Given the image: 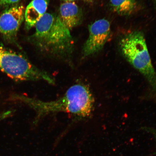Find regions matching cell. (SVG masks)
Here are the masks:
<instances>
[{
	"label": "cell",
	"instance_id": "6da1fadb",
	"mask_svg": "<svg viewBox=\"0 0 156 156\" xmlns=\"http://www.w3.org/2000/svg\"><path fill=\"white\" fill-rule=\"evenodd\" d=\"M13 98L35 111V122L46 115L60 112L70 113L79 119L87 118L92 112L94 105V99L89 87L81 83L73 85L63 97L50 102H44L24 95H16Z\"/></svg>",
	"mask_w": 156,
	"mask_h": 156
},
{
	"label": "cell",
	"instance_id": "7a4b0ae2",
	"mask_svg": "<svg viewBox=\"0 0 156 156\" xmlns=\"http://www.w3.org/2000/svg\"><path fill=\"white\" fill-rule=\"evenodd\" d=\"M35 26L36 32L31 38L41 51L59 58L69 57L73 50V37L58 16L46 13Z\"/></svg>",
	"mask_w": 156,
	"mask_h": 156
},
{
	"label": "cell",
	"instance_id": "3957f363",
	"mask_svg": "<svg viewBox=\"0 0 156 156\" xmlns=\"http://www.w3.org/2000/svg\"><path fill=\"white\" fill-rule=\"evenodd\" d=\"M119 46L124 58L147 80L156 97V72L143 33L135 31L126 35L121 40Z\"/></svg>",
	"mask_w": 156,
	"mask_h": 156
},
{
	"label": "cell",
	"instance_id": "277c9868",
	"mask_svg": "<svg viewBox=\"0 0 156 156\" xmlns=\"http://www.w3.org/2000/svg\"><path fill=\"white\" fill-rule=\"evenodd\" d=\"M0 71L19 81L44 80L54 84V78L38 69L20 54L0 46Z\"/></svg>",
	"mask_w": 156,
	"mask_h": 156
},
{
	"label": "cell",
	"instance_id": "5b68a950",
	"mask_svg": "<svg viewBox=\"0 0 156 156\" xmlns=\"http://www.w3.org/2000/svg\"><path fill=\"white\" fill-rule=\"evenodd\" d=\"M89 36L84 44L82 51L83 58L92 55L102 49L111 34V25L105 19L95 21L89 26Z\"/></svg>",
	"mask_w": 156,
	"mask_h": 156
},
{
	"label": "cell",
	"instance_id": "8992f818",
	"mask_svg": "<svg viewBox=\"0 0 156 156\" xmlns=\"http://www.w3.org/2000/svg\"><path fill=\"white\" fill-rule=\"evenodd\" d=\"M25 11L23 5H17L0 15V34L7 39L14 38L24 20Z\"/></svg>",
	"mask_w": 156,
	"mask_h": 156
},
{
	"label": "cell",
	"instance_id": "52a82bcc",
	"mask_svg": "<svg viewBox=\"0 0 156 156\" xmlns=\"http://www.w3.org/2000/svg\"><path fill=\"white\" fill-rule=\"evenodd\" d=\"M58 16L64 26L69 30L80 24L83 19L81 9L75 2L62 3Z\"/></svg>",
	"mask_w": 156,
	"mask_h": 156
},
{
	"label": "cell",
	"instance_id": "ba28073f",
	"mask_svg": "<svg viewBox=\"0 0 156 156\" xmlns=\"http://www.w3.org/2000/svg\"><path fill=\"white\" fill-rule=\"evenodd\" d=\"M48 0H33L25 9L24 18L26 26L30 28L46 13Z\"/></svg>",
	"mask_w": 156,
	"mask_h": 156
},
{
	"label": "cell",
	"instance_id": "9c48e42d",
	"mask_svg": "<svg viewBox=\"0 0 156 156\" xmlns=\"http://www.w3.org/2000/svg\"><path fill=\"white\" fill-rule=\"evenodd\" d=\"M110 3L113 10L123 16L132 14L136 8L135 0H110Z\"/></svg>",
	"mask_w": 156,
	"mask_h": 156
},
{
	"label": "cell",
	"instance_id": "30bf717a",
	"mask_svg": "<svg viewBox=\"0 0 156 156\" xmlns=\"http://www.w3.org/2000/svg\"><path fill=\"white\" fill-rule=\"evenodd\" d=\"M143 130H145L146 132L151 133L155 137L156 142V129L150 128H144Z\"/></svg>",
	"mask_w": 156,
	"mask_h": 156
},
{
	"label": "cell",
	"instance_id": "8fae6325",
	"mask_svg": "<svg viewBox=\"0 0 156 156\" xmlns=\"http://www.w3.org/2000/svg\"><path fill=\"white\" fill-rule=\"evenodd\" d=\"M20 0H8L7 4L13 5L18 3Z\"/></svg>",
	"mask_w": 156,
	"mask_h": 156
},
{
	"label": "cell",
	"instance_id": "7c38bea8",
	"mask_svg": "<svg viewBox=\"0 0 156 156\" xmlns=\"http://www.w3.org/2000/svg\"><path fill=\"white\" fill-rule=\"evenodd\" d=\"M8 0H0V5H4L7 4Z\"/></svg>",
	"mask_w": 156,
	"mask_h": 156
},
{
	"label": "cell",
	"instance_id": "4fadbf2b",
	"mask_svg": "<svg viewBox=\"0 0 156 156\" xmlns=\"http://www.w3.org/2000/svg\"><path fill=\"white\" fill-rule=\"evenodd\" d=\"M62 1L64 2V3H69L73 2H74V1H76V0H62Z\"/></svg>",
	"mask_w": 156,
	"mask_h": 156
},
{
	"label": "cell",
	"instance_id": "5bb4252c",
	"mask_svg": "<svg viewBox=\"0 0 156 156\" xmlns=\"http://www.w3.org/2000/svg\"><path fill=\"white\" fill-rule=\"evenodd\" d=\"M85 1L88 2H91L93 1V0H85Z\"/></svg>",
	"mask_w": 156,
	"mask_h": 156
},
{
	"label": "cell",
	"instance_id": "9a60e30c",
	"mask_svg": "<svg viewBox=\"0 0 156 156\" xmlns=\"http://www.w3.org/2000/svg\"><path fill=\"white\" fill-rule=\"evenodd\" d=\"M154 1L156 5V0H154Z\"/></svg>",
	"mask_w": 156,
	"mask_h": 156
}]
</instances>
